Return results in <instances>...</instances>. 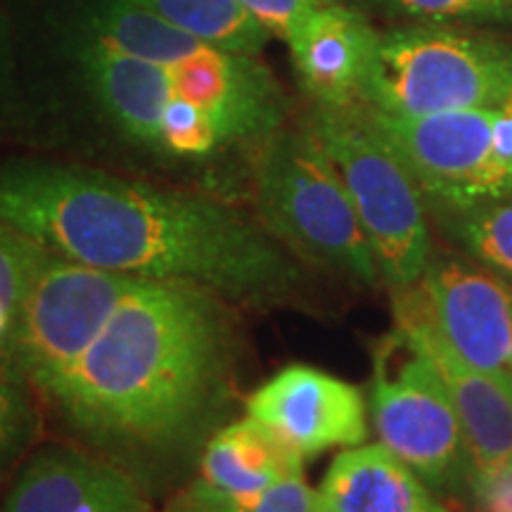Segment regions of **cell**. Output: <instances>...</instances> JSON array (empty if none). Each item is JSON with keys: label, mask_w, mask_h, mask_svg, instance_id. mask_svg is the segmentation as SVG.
Wrapping results in <instances>:
<instances>
[{"label": "cell", "mask_w": 512, "mask_h": 512, "mask_svg": "<svg viewBox=\"0 0 512 512\" xmlns=\"http://www.w3.org/2000/svg\"><path fill=\"white\" fill-rule=\"evenodd\" d=\"M0 219L69 261L197 287L223 302L285 304L304 292L299 259L259 221L98 169L0 164Z\"/></svg>", "instance_id": "cell-1"}, {"label": "cell", "mask_w": 512, "mask_h": 512, "mask_svg": "<svg viewBox=\"0 0 512 512\" xmlns=\"http://www.w3.org/2000/svg\"><path fill=\"white\" fill-rule=\"evenodd\" d=\"M230 354L233 332L221 297L138 280L50 399L88 437L169 448L221 403Z\"/></svg>", "instance_id": "cell-2"}, {"label": "cell", "mask_w": 512, "mask_h": 512, "mask_svg": "<svg viewBox=\"0 0 512 512\" xmlns=\"http://www.w3.org/2000/svg\"><path fill=\"white\" fill-rule=\"evenodd\" d=\"M254 207L256 221L297 259L335 271L356 285L380 283L354 204L304 124L278 128L259 145Z\"/></svg>", "instance_id": "cell-3"}, {"label": "cell", "mask_w": 512, "mask_h": 512, "mask_svg": "<svg viewBox=\"0 0 512 512\" xmlns=\"http://www.w3.org/2000/svg\"><path fill=\"white\" fill-rule=\"evenodd\" d=\"M512 95V43L437 22L377 34L361 105L430 117L501 105Z\"/></svg>", "instance_id": "cell-4"}, {"label": "cell", "mask_w": 512, "mask_h": 512, "mask_svg": "<svg viewBox=\"0 0 512 512\" xmlns=\"http://www.w3.org/2000/svg\"><path fill=\"white\" fill-rule=\"evenodd\" d=\"M304 126L335 166L373 249L380 283L411 287L432 256L427 204L411 171L363 114L349 107L313 105Z\"/></svg>", "instance_id": "cell-5"}, {"label": "cell", "mask_w": 512, "mask_h": 512, "mask_svg": "<svg viewBox=\"0 0 512 512\" xmlns=\"http://www.w3.org/2000/svg\"><path fill=\"white\" fill-rule=\"evenodd\" d=\"M361 107L411 171L432 211L512 197V95L494 107L430 117H389Z\"/></svg>", "instance_id": "cell-6"}, {"label": "cell", "mask_w": 512, "mask_h": 512, "mask_svg": "<svg viewBox=\"0 0 512 512\" xmlns=\"http://www.w3.org/2000/svg\"><path fill=\"white\" fill-rule=\"evenodd\" d=\"M370 411L382 446L430 489L470 484L472 458L446 387L427 356L396 328L375 349Z\"/></svg>", "instance_id": "cell-7"}, {"label": "cell", "mask_w": 512, "mask_h": 512, "mask_svg": "<svg viewBox=\"0 0 512 512\" xmlns=\"http://www.w3.org/2000/svg\"><path fill=\"white\" fill-rule=\"evenodd\" d=\"M138 280L53 254L12 320L19 373L53 396Z\"/></svg>", "instance_id": "cell-8"}, {"label": "cell", "mask_w": 512, "mask_h": 512, "mask_svg": "<svg viewBox=\"0 0 512 512\" xmlns=\"http://www.w3.org/2000/svg\"><path fill=\"white\" fill-rule=\"evenodd\" d=\"M79 64L102 114L133 143L169 159H207L226 147L214 121L174 91L164 62L86 36Z\"/></svg>", "instance_id": "cell-9"}, {"label": "cell", "mask_w": 512, "mask_h": 512, "mask_svg": "<svg viewBox=\"0 0 512 512\" xmlns=\"http://www.w3.org/2000/svg\"><path fill=\"white\" fill-rule=\"evenodd\" d=\"M413 287L422 313L467 366L512 394V285L470 256L434 252Z\"/></svg>", "instance_id": "cell-10"}, {"label": "cell", "mask_w": 512, "mask_h": 512, "mask_svg": "<svg viewBox=\"0 0 512 512\" xmlns=\"http://www.w3.org/2000/svg\"><path fill=\"white\" fill-rule=\"evenodd\" d=\"M164 64L174 91L214 121L226 147L261 145L283 128L287 100L256 55L202 46Z\"/></svg>", "instance_id": "cell-11"}, {"label": "cell", "mask_w": 512, "mask_h": 512, "mask_svg": "<svg viewBox=\"0 0 512 512\" xmlns=\"http://www.w3.org/2000/svg\"><path fill=\"white\" fill-rule=\"evenodd\" d=\"M249 418L278 434L302 458L368 439L366 403L354 384L311 366H290L247 399Z\"/></svg>", "instance_id": "cell-12"}, {"label": "cell", "mask_w": 512, "mask_h": 512, "mask_svg": "<svg viewBox=\"0 0 512 512\" xmlns=\"http://www.w3.org/2000/svg\"><path fill=\"white\" fill-rule=\"evenodd\" d=\"M394 328L418 347L446 387L463 427L472 475L512 463V394L489 375L479 373L441 339L422 313L413 287L394 290ZM470 475V477H472Z\"/></svg>", "instance_id": "cell-13"}, {"label": "cell", "mask_w": 512, "mask_h": 512, "mask_svg": "<svg viewBox=\"0 0 512 512\" xmlns=\"http://www.w3.org/2000/svg\"><path fill=\"white\" fill-rule=\"evenodd\" d=\"M375 43L373 24L339 3H318L287 38L299 86L323 107L361 102Z\"/></svg>", "instance_id": "cell-14"}, {"label": "cell", "mask_w": 512, "mask_h": 512, "mask_svg": "<svg viewBox=\"0 0 512 512\" xmlns=\"http://www.w3.org/2000/svg\"><path fill=\"white\" fill-rule=\"evenodd\" d=\"M318 494L328 512H451L382 444H361L337 456Z\"/></svg>", "instance_id": "cell-15"}, {"label": "cell", "mask_w": 512, "mask_h": 512, "mask_svg": "<svg viewBox=\"0 0 512 512\" xmlns=\"http://www.w3.org/2000/svg\"><path fill=\"white\" fill-rule=\"evenodd\" d=\"M304 458L254 418L226 425L209 439L202 482L228 494H254L302 475Z\"/></svg>", "instance_id": "cell-16"}, {"label": "cell", "mask_w": 512, "mask_h": 512, "mask_svg": "<svg viewBox=\"0 0 512 512\" xmlns=\"http://www.w3.org/2000/svg\"><path fill=\"white\" fill-rule=\"evenodd\" d=\"M117 475L119 467L74 448H50L19 472L5 512H76Z\"/></svg>", "instance_id": "cell-17"}, {"label": "cell", "mask_w": 512, "mask_h": 512, "mask_svg": "<svg viewBox=\"0 0 512 512\" xmlns=\"http://www.w3.org/2000/svg\"><path fill=\"white\" fill-rule=\"evenodd\" d=\"M86 36L98 38L121 53L152 62H176L202 46L200 38L164 22L155 12L128 0H98L86 17Z\"/></svg>", "instance_id": "cell-18"}, {"label": "cell", "mask_w": 512, "mask_h": 512, "mask_svg": "<svg viewBox=\"0 0 512 512\" xmlns=\"http://www.w3.org/2000/svg\"><path fill=\"white\" fill-rule=\"evenodd\" d=\"M128 3L155 12L164 22L200 38L207 46L230 53L259 55L271 38L242 8L240 0H128Z\"/></svg>", "instance_id": "cell-19"}, {"label": "cell", "mask_w": 512, "mask_h": 512, "mask_svg": "<svg viewBox=\"0 0 512 512\" xmlns=\"http://www.w3.org/2000/svg\"><path fill=\"white\" fill-rule=\"evenodd\" d=\"M446 238L512 285V197L460 211H432Z\"/></svg>", "instance_id": "cell-20"}, {"label": "cell", "mask_w": 512, "mask_h": 512, "mask_svg": "<svg viewBox=\"0 0 512 512\" xmlns=\"http://www.w3.org/2000/svg\"><path fill=\"white\" fill-rule=\"evenodd\" d=\"M181 501L197 512H323L320 494L304 482L302 475L287 477L254 494H228L200 479L181 496Z\"/></svg>", "instance_id": "cell-21"}, {"label": "cell", "mask_w": 512, "mask_h": 512, "mask_svg": "<svg viewBox=\"0 0 512 512\" xmlns=\"http://www.w3.org/2000/svg\"><path fill=\"white\" fill-rule=\"evenodd\" d=\"M48 247L0 219V306L15 320L24 299L50 261Z\"/></svg>", "instance_id": "cell-22"}, {"label": "cell", "mask_w": 512, "mask_h": 512, "mask_svg": "<svg viewBox=\"0 0 512 512\" xmlns=\"http://www.w3.org/2000/svg\"><path fill=\"white\" fill-rule=\"evenodd\" d=\"M394 15L422 22L489 24L512 29V0H377Z\"/></svg>", "instance_id": "cell-23"}, {"label": "cell", "mask_w": 512, "mask_h": 512, "mask_svg": "<svg viewBox=\"0 0 512 512\" xmlns=\"http://www.w3.org/2000/svg\"><path fill=\"white\" fill-rule=\"evenodd\" d=\"M31 413L10 384L0 380V470L22 453L31 437Z\"/></svg>", "instance_id": "cell-24"}, {"label": "cell", "mask_w": 512, "mask_h": 512, "mask_svg": "<svg viewBox=\"0 0 512 512\" xmlns=\"http://www.w3.org/2000/svg\"><path fill=\"white\" fill-rule=\"evenodd\" d=\"M240 5L264 27L271 36L287 38L299 22L316 8V0H240Z\"/></svg>", "instance_id": "cell-25"}, {"label": "cell", "mask_w": 512, "mask_h": 512, "mask_svg": "<svg viewBox=\"0 0 512 512\" xmlns=\"http://www.w3.org/2000/svg\"><path fill=\"white\" fill-rule=\"evenodd\" d=\"M477 512H512V463L470 477Z\"/></svg>", "instance_id": "cell-26"}, {"label": "cell", "mask_w": 512, "mask_h": 512, "mask_svg": "<svg viewBox=\"0 0 512 512\" xmlns=\"http://www.w3.org/2000/svg\"><path fill=\"white\" fill-rule=\"evenodd\" d=\"M76 512H150V505L140 494L136 482L119 470V475L105 489L88 498Z\"/></svg>", "instance_id": "cell-27"}, {"label": "cell", "mask_w": 512, "mask_h": 512, "mask_svg": "<svg viewBox=\"0 0 512 512\" xmlns=\"http://www.w3.org/2000/svg\"><path fill=\"white\" fill-rule=\"evenodd\" d=\"M12 69H15V57H12V36L10 22L5 12L0 10V102L8 95L12 83Z\"/></svg>", "instance_id": "cell-28"}, {"label": "cell", "mask_w": 512, "mask_h": 512, "mask_svg": "<svg viewBox=\"0 0 512 512\" xmlns=\"http://www.w3.org/2000/svg\"><path fill=\"white\" fill-rule=\"evenodd\" d=\"M10 330H12V318L10 313L0 306V347L10 339Z\"/></svg>", "instance_id": "cell-29"}, {"label": "cell", "mask_w": 512, "mask_h": 512, "mask_svg": "<svg viewBox=\"0 0 512 512\" xmlns=\"http://www.w3.org/2000/svg\"><path fill=\"white\" fill-rule=\"evenodd\" d=\"M169 512H197V510H192L190 505H185V503L181 501V498H178V501L174 503V508H171Z\"/></svg>", "instance_id": "cell-30"}, {"label": "cell", "mask_w": 512, "mask_h": 512, "mask_svg": "<svg viewBox=\"0 0 512 512\" xmlns=\"http://www.w3.org/2000/svg\"><path fill=\"white\" fill-rule=\"evenodd\" d=\"M316 3H337V0H316Z\"/></svg>", "instance_id": "cell-31"}, {"label": "cell", "mask_w": 512, "mask_h": 512, "mask_svg": "<svg viewBox=\"0 0 512 512\" xmlns=\"http://www.w3.org/2000/svg\"><path fill=\"white\" fill-rule=\"evenodd\" d=\"M323 512H328V510H325V508H323Z\"/></svg>", "instance_id": "cell-32"}]
</instances>
